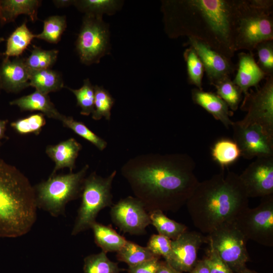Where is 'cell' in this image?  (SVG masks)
<instances>
[{"instance_id":"2","label":"cell","mask_w":273,"mask_h":273,"mask_svg":"<svg viewBox=\"0 0 273 273\" xmlns=\"http://www.w3.org/2000/svg\"><path fill=\"white\" fill-rule=\"evenodd\" d=\"M239 0L162 1L165 31L170 38L187 36L226 58L234 56Z\"/></svg>"},{"instance_id":"8","label":"cell","mask_w":273,"mask_h":273,"mask_svg":"<svg viewBox=\"0 0 273 273\" xmlns=\"http://www.w3.org/2000/svg\"><path fill=\"white\" fill-rule=\"evenodd\" d=\"M209 246L234 273L247 268L250 257L246 248L247 239L235 222L223 223L206 237Z\"/></svg>"},{"instance_id":"47","label":"cell","mask_w":273,"mask_h":273,"mask_svg":"<svg viewBox=\"0 0 273 273\" xmlns=\"http://www.w3.org/2000/svg\"><path fill=\"white\" fill-rule=\"evenodd\" d=\"M240 273H258V272L255 271V270H250L248 269V268H247L245 270H244L243 271H241Z\"/></svg>"},{"instance_id":"22","label":"cell","mask_w":273,"mask_h":273,"mask_svg":"<svg viewBox=\"0 0 273 273\" xmlns=\"http://www.w3.org/2000/svg\"><path fill=\"white\" fill-rule=\"evenodd\" d=\"M39 0H0V25L14 22L20 15H27L32 22L37 19Z\"/></svg>"},{"instance_id":"40","label":"cell","mask_w":273,"mask_h":273,"mask_svg":"<svg viewBox=\"0 0 273 273\" xmlns=\"http://www.w3.org/2000/svg\"><path fill=\"white\" fill-rule=\"evenodd\" d=\"M171 240L159 235H152L147 243V247L154 255L164 258L165 260L169 256L171 251Z\"/></svg>"},{"instance_id":"35","label":"cell","mask_w":273,"mask_h":273,"mask_svg":"<svg viewBox=\"0 0 273 273\" xmlns=\"http://www.w3.org/2000/svg\"><path fill=\"white\" fill-rule=\"evenodd\" d=\"M65 127L94 145L99 150H104L107 146L105 140L92 131L84 123L75 120L71 116L64 115L61 121Z\"/></svg>"},{"instance_id":"25","label":"cell","mask_w":273,"mask_h":273,"mask_svg":"<svg viewBox=\"0 0 273 273\" xmlns=\"http://www.w3.org/2000/svg\"><path fill=\"white\" fill-rule=\"evenodd\" d=\"M34 38L35 34L29 29L25 21L8 38L4 55L9 58L20 57Z\"/></svg>"},{"instance_id":"49","label":"cell","mask_w":273,"mask_h":273,"mask_svg":"<svg viewBox=\"0 0 273 273\" xmlns=\"http://www.w3.org/2000/svg\"><path fill=\"white\" fill-rule=\"evenodd\" d=\"M1 89H2V88H1V82H0V90H1Z\"/></svg>"},{"instance_id":"3","label":"cell","mask_w":273,"mask_h":273,"mask_svg":"<svg viewBox=\"0 0 273 273\" xmlns=\"http://www.w3.org/2000/svg\"><path fill=\"white\" fill-rule=\"evenodd\" d=\"M239 175L224 169L199 182L186 203L194 226L209 234L223 223L233 222L248 207V200Z\"/></svg>"},{"instance_id":"44","label":"cell","mask_w":273,"mask_h":273,"mask_svg":"<svg viewBox=\"0 0 273 273\" xmlns=\"http://www.w3.org/2000/svg\"><path fill=\"white\" fill-rule=\"evenodd\" d=\"M156 273H181L171 266L165 260H160Z\"/></svg>"},{"instance_id":"38","label":"cell","mask_w":273,"mask_h":273,"mask_svg":"<svg viewBox=\"0 0 273 273\" xmlns=\"http://www.w3.org/2000/svg\"><path fill=\"white\" fill-rule=\"evenodd\" d=\"M46 123L44 115L41 113L33 114L11 123V126L20 134L33 133L38 135Z\"/></svg>"},{"instance_id":"34","label":"cell","mask_w":273,"mask_h":273,"mask_svg":"<svg viewBox=\"0 0 273 273\" xmlns=\"http://www.w3.org/2000/svg\"><path fill=\"white\" fill-rule=\"evenodd\" d=\"M217 95L222 99L233 111L238 109L242 100V92L231 77L225 78L213 85Z\"/></svg>"},{"instance_id":"23","label":"cell","mask_w":273,"mask_h":273,"mask_svg":"<svg viewBox=\"0 0 273 273\" xmlns=\"http://www.w3.org/2000/svg\"><path fill=\"white\" fill-rule=\"evenodd\" d=\"M96 244L105 252H117L127 241L111 226L95 222L91 226Z\"/></svg>"},{"instance_id":"24","label":"cell","mask_w":273,"mask_h":273,"mask_svg":"<svg viewBox=\"0 0 273 273\" xmlns=\"http://www.w3.org/2000/svg\"><path fill=\"white\" fill-rule=\"evenodd\" d=\"M29 86L42 94L60 90L64 87L62 75L58 71L47 69L30 71Z\"/></svg>"},{"instance_id":"42","label":"cell","mask_w":273,"mask_h":273,"mask_svg":"<svg viewBox=\"0 0 273 273\" xmlns=\"http://www.w3.org/2000/svg\"><path fill=\"white\" fill-rule=\"evenodd\" d=\"M160 257H156L136 265L128 267V273H156Z\"/></svg>"},{"instance_id":"48","label":"cell","mask_w":273,"mask_h":273,"mask_svg":"<svg viewBox=\"0 0 273 273\" xmlns=\"http://www.w3.org/2000/svg\"><path fill=\"white\" fill-rule=\"evenodd\" d=\"M5 38L3 37H1L0 36V43H1L2 42L5 41Z\"/></svg>"},{"instance_id":"18","label":"cell","mask_w":273,"mask_h":273,"mask_svg":"<svg viewBox=\"0 0 273 273\" xmlns=\"http://www.w3.org/2000/svg\"><path fill=\"white\" fill-rule=\"evenodd\" d=\"M238 57L237 73L233 81L246 95L250 87H258L259 83L266 76L256 62L252 52H241Z\"/></svg>"},{"instance_id":"11","label":"cell","mask_w":273,"mask_h":273,"mask_svg":"<svg viewBox=\"0 0 273 273\" xmlns=\"http://www.w3.org/2000/svg\"><path fill=\"white\" fill-rule=\"evenodd\" d=\"M240 109L247 114L238 123L259 125L273 135V75L267 77L262 86L245 95Z\"/></svg>"},{"instance_id":"12","label":"cell","mask_w":273,"mask_h":273,"mask_svg":"<svg viewBox=\"0 0 273 273\" xmlns=\"http://www.w3.org/2000/svg\"><path fill=\"white\" fill-rule=\"evenodd\" d=\"M113 222L123 233L140 235L151 224L149 212L136 197L128 196L113 205L110 210Z\"/></svg>"},{"instance_id":"1","label":"cell","mask_w":273,"mask_h":273,"mask_svg":"<svg viewBox=\"0 0 273 273\" xmlns=\"http://www.w3.org/2000/svg\"><path fill=\"white\" fill-rule=\"evenodd\" d=\"M194 160L185 153L149 154L129 160L121 173L148 212H176L199 182Z\"/></svg>"},{"instance_id":"13","label":"cell","mask_w":273,"mask_h":273,"mask_svg":"<svg viewBox=\"0 0 273 273\" xmlns=\"http://www.w3.org/2000/svg\"><path fill=\"white\" fill-rule=\"evenodd\" d=\"M233 140L245 159L273 156V135L257 124L243 125L233 122Z\"/></svg>"},{"instance_id":"43","label":"cell","mask_w":273,"mask_h":273,"mask_svg":"<svg viewBox=\"0 0 273 273\" xmlns=\"http://www.w3.org/2000/svg\"><path fill=\"white\" fill-rule=\"evenodd\" d=\"M190 273H210L208 266L204 259L197 261Z\"/></svg>"},{"instance_id":"45","label":"cell","mask_w":273,"mask_h":273,"mask_svg":"<svg viewBox=\"0 0 273 273\" xmlns=\"http://www.w3.org/2000/svg\"><path fill=\"white\" fill-rule=\"evenodd\" d=\"M74 0H55L53 2L57 8L67 7L73 5Z\"/></svg>"},{"instance_id":"37","label":"cell","mask_w":273,"mask_h":273,"mask_svg":"<svg viewBox=\"0 0 273 273\" xmlns=\"http://www.w3.org/2000/svg\"><path fill=\"white\" fill-rule=\"evenodd\" d=\"M67 88L75 96L77 105L81 108L80 114L84 116L92 114L95 110V90L89 79H85L83 85L78 89Z\"/></svg>"},{"instance_id":"33","label":"cell","mask_w":273,"mask_h":273,"mask_svg":"<svg viewBox=\"0 0 273 273\" xmlns=\"http://www.w3.org/2000/svg\"><path fill=\"white\" fill-rule=\"evenodd\" d=\"M183 56L186 63L189 83L195 85L200 90H203L202 79L204 69L201 60L195 50L190 47L185 50Z\"/></svg>"},{"instance_id":"14","label":"cell","mask_w":273,"mask_h":273,"mask_svg":"<svg viewBox=\"0 0 273 273\" xmlns=\"http://www.w3.org/2000/svg\"><path fill=\"white\" fill-rule=\"evenodd\" d=\"M239 177L248 198L273 194V156L256 158Z\"/></svg>"},{"instance_id":"9","label":"cell","mask_w":273,"mask_h":273,"mask_svg":"<svg viewBox=\"0 0 273 273\" xmlns=\"http://www.w3.org/2000/svg\"><path fill=\"white\" fill-rule=\"evenodd\" d=\"M80 62L86 65L99 63L110 53V31L103 17L84 15L75 41Z\"/></svg>"},{"instance_id":"26","label":"cell","mask_w":273,"mask_h":273,"mask_svg":"<svg viewBox=\"0 0 273 273\" xmlns=\"http://www.w3.org/2000/svg\"><path fill=\"white\" fill-rule=\"evenodd\" d=\"M211 154L213 160L222 170L233 164L241 156L240 149L237 143L229 139L217 141L211 148Z\"/></svg>"},{"instance_id":"16","label":"cell","mask_w":273,"mask_h":273,"mask_svg":"<svg viewBox=\"0 0 273 273\" xmlns=\"http://www.w3.org/2000/svg\"><path fill=\"white\" fill-rule=\"evenodd\" d=\"M184 46L190 47L195 50L203 64L210 83L213 85L225 78L230 77L236 69L231 60L202 41L188 37Z\"/></svg>"},{"instance_id":"41","label":"cell","mask_w":273,"mask_h":273,"mask_svg":"<svg viewBox=\"0 0 273 273\" xmlns=\"http://www.w3.org/2000/svg\"><path fill=\"white\" fill-rule=\"evenodd\" d=\"M203 259L208 266L210 273H234L220 258L217 252L210 246Z\"/></svg>"},{"instance_id":"21","label":"cell","mask_w":273,"mask_h":273,"mask_svg":"<svg viewBox=\"0 0 273 273\" xmlns=\"http://www.w3.org/2000/svg\"><path fill=\"white\" fill-rule=\"evenodd\" d=\"M10 104L18 106L22 111H38L49 118L60 121L64 116L56 109L48 95L36 90L30 94L11 101Z\"/></svg>"},{"instance_id":"10","label":"cell","mask_w":273,"mask_h":273,"mask_svg":"<svg viewBox=\"0 0 273 273\" xmlns=\"http://www.w3.org/2000/svg\"><path fill=\"white\" fill-rule=\"evenodd\" d=\"M234 222L247 240L272 247L273 194L262 197L256 207L244 209Z\"/></svg>"},{"instance_id":"28","label":"cell","mask_w":273,"mask_h":273,"mask_svg":"<svg viewBox=\"0 0 273 273\" xmlns=\"http://www.w3.org/2000/svg\"><path fill=\"white\" fill-rule=\"evenodd\" d=\"M122 2L116 0H74L73 6L85 15L103 17L111 15L119 10Z\"/></svg>"},{"instance_id":"19","label":"cell","mask_w":273,"mask_h":273,"mask_svg":"<svg viewBox=\"0 0 273 273\" xmlns=\"http://www.w3.org/2000/svg\"><path fill=\"white\" fill-rule=\"evenodd\" d=\"M81 149V145L72 138L56 145L48 146L46 153L55 164L51 175L56 174L57 171L64 168H69L70 172H72L76 167V160Z\"/></svg>"},{"instance_id":"20","label":"cell","mask_w":273,"mask_h":273,"mask_svg":"<svg viewBox=\"0 0 273 273\" xmlns=\"http://www.w3.org/2000/svg\"><path fill=\"white\" fill-rule=\"evenodd\" d=\"M192 100L210 113L217 120L220 121L229 128L233 121L230 116L232 115L226 103L217 94L194 88L191 91Z\"/></svg>"},{"instance_id":"31","label":"cell","mask_w":273,"mask_h":273,"mask_svg":"<svg viewBox=\"0 0 273 273\" xmlns=\"http://www.w3.org/2000/svg\"><path fill=\"white\" fill-rule=\"evenodd\" d=\"M59 51L43 50L34 46L30 55L25 58V63L30 71H36L51 68L56 63Z\"/></svg>"},{"instance_id":"46","label":"cell","mask_w":273,"mask_h":273,"mask_svg":"<svg viewBox=\"0 0 273 273\" xmlns=\"http://www.w3.org/2000/svg\"><path fill=\"white\" fill-rule=\"evenodd\" d=\"M8 123V120L7 119H0V145H1V140L3 139H6L7 138L5 135V132Z\"/></svg>"},{"instance_id":"29","label":"cell","mask_w":273,"mask_h":273,"mask_svg":"<svg viewBox=\"0 0 273 273\" xmlns=\"http://www.w3.org/2000/svg\"><path fill=\"white\" fill-rule=\"evenodd\" d=\"M116 257L119 261L126 263L128 267H132L159 256L152 253L147 247L127 240L117 252Z\"/></svg>"},{"instance_id":"39","label":"cell","mask_w":273,"mask_h":273,"mask_svg":"<svg viewBox=\"0 0 273 273\" xmlns=\"http://www.w3.org/2000/svg\"><path fill=\"white\" fill-rule=\"evenodd\" d=\"M258 57L257 63L266 77L273 75V40L260 42L255 47Z\"/></svg>"},{"instance_id":"17","label":"cell","mask_w":273,"mask_h":273,"mask_svg":"<svg viewBox=\"0 0 273 273\" xmlns=\"http://www.w3.org/2000/svg\"><path fill=\"white\" fill-rule=\"evenodd\" d=\"M29 76L25 58L5 57L0 65L1 88L7 93H18L29 86Z\"/></svg>"},{"instance_id":"6","label":"cell","mask_w":273,"mask_h":273,"mask_svg":"<svg viewBox=\"0 0 273 273\" xmlns=\"http://www.w3.org/2000/svg\"><path fill=\"white\" fill-rule=\"evenodd\" d=\"M88 168L86 164L76 173L50 175L47 180L34 186L37 207L53 217L64 215L67 204L81 196Z\"/></svg>"},{"instance_id":"27","label":"cell","mask_w":273,"mask_h":273,"mask_svg":"<svg viewBox=\"0 0 273 273\" xmlns=\"http://www.w3.org/2000/svg\"><path fill=\"white\" fill-rule=\"evenodd\" d=\"M151 224L156 228L158 234L171 240L176 239L187 231V226L167 217L163 211L156 210L149 212Z\"/></svg>"},{"instance_id":"5","label":"cell","mask_w":273,"mask_h":273,"mask_svg":"<svg viewBox=\"0 0 273 273\" xmlns=\"http://www.w3.org/2000/svg\"><path fill=\"white\" fill-rule=\"evenodd\" d=\"M272 0H239L235 50L252 52L261 42L273 40Z\"/></svg>"},{"instance_id":"32","label":"cell","mask_w":273,"mask_h":273,"mask_svg":"<svg viewBox=\"0 0 273 273\" xmlns=\"http://www.w3.org/2000/svg\"><path fill=\"white\" fill-rule=\"evenodd\" d=\"M120 271L118 264L110 260L107 253L102 251L84 259V273H120Z\"/></svg>"},{"instance_id":"4","label":"cell","mask_w":273,"mask_h":273,"mask_svg":"<svg viewBox=\"0 0 273 273\" xmlns=\"http://www.w3.org/2000/svg\"><path fill=\"white\" fill-rule=\"evenodd\" d=\"M37 208L34 186L0 157V238L27 234L36 220Z\"/></svg>"},{"instance_id":"7","label":"cell","mask_w":273,"mask_h":273,"mask_svg":"<svg viewBox=\"0 0 273 273\" xmlns=\"http://www.w3.org/2000/svg\"><path fill=\"white\" fill-rule=\"evenodd\" d=\"M117 171L107 177L92 172L86 176L81 194V201L71 234L76 236L90 229L101 210L113 204L111 189Z\"/></svg>"},{"instance_id":"36","label":"cell","mask_w":273,"mask_h":273,"mask_svg":"<svg viewBox=\"0 0 273 273\" xmlns=\"http://www.w3.org/2000/svg\"><path fill=\"white\" fill-rule=\"evenodd\" d=\"M95 102L94 111L92 113V118L99 120L103 117L110 120L111 111L114 104L115 100L109 91L102 86H94Z\"/></svg>"},{"instance_id":"15","label":"cell","mask_w":273,"mask_h":273,"mask_svg":"<svg viewBox=\"0 0 273 273\" xmlns=\"http://www.w3.org/2000/svg\"><path fill=\"white\" fill-rule=\"evenodd\" d=\"M206 237L196 231H186L171 241V251L165 261L177 271L190 272L196 264L198 251Z\"/></svg>"},{"instance_id":"30","label":"cell","mask_w":273,"mask_h":273,"mask_svg":"<svg viewBox=\"0 0 273 273\" xmlns=\"http://www.w3.org/2000/svg\"><path fill=\"white\" fill-rule=\"evenodd\" d=\"M42 32L35 34V38L45 40L51 43H57L67 27L65 16L53 15L47 18L43 21Z\"/></svg>"}]
</instances>
